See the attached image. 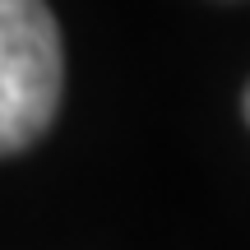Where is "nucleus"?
<instances>
[{"instance_id": "f03ea898", "label": "nucleus", "mask_w": 250, "mask_h": 250, "mask_svg": "<svg viewBox=\"0 0 250 250\" xmlns=\"http://www.w3.org/2000/svg\"><path fill=\"white\" fill-rule=\"evenodd\" d=\"M246 121H250V88H246Z\"/></svg>"}, {"instance_id": "f257e3e1", "label": "nucleus", "mask_w": 250, "mask_h": 250, "mask_svg": "<svg viewBox=\"0 0 250 250\" xmlns=\"http://www.w3.org/2000/svg\"><path fill=\"white\" fill-rule=\"evenodd\" d=\"M61 88L65 46L46 0H0V158L46 134Z\"/></svg>"}]
</instances>
